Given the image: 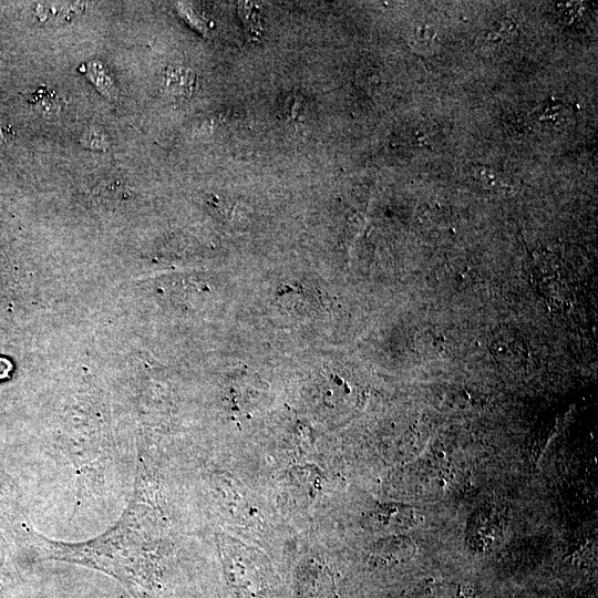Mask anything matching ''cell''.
Returning a JSON list of instances; mask_svg holds the SVG:
<instances>
[{"label": "cell", "instance_id": "1", "mask_svg": "<svg viewBox=\"0 0 598 598\" xmlns=\"http://www.w3.org/2000/svg\"><path fill=\"white\" fill-rule=\"evenodd\" d=\"M532 278L539 292L556 307H567L573 291L567 270L549 254H537L532 265Z\"/></svg>", "mask_w": 598, "mask_h": 598}, {"label": "cell", "instance_id": "2", "mask_svg": "<svg viewBox=\"0 0 598 598\" xmlns=\"http://www.w3.org/2000/svg\"><path fill=\"white\" fill-rule=\"evenodd\" d=\"M489 349L494 359L509 369L523 368L529 360L523 338L507 329L493 334Z\"/></svg>", "mask_w": 598, "mask_h": 598}, {"label": "cell", "instance_id": "3", "mask_svg": "<svg viewBox=\"0 0 598 598\" xmlns=\"http://www.w3.org/2000/svg\"><path fill=\"white\" fill-rule=\"evenodd\" d=\"M163 92L173 100H186L196 86V74L186 66L171 65L161 79Z\"/></svg>", "mask_w": 598, "mask_h": 598}, {"label": "cell", "instance_id": "4", "mask_svg": "<svg viewBox=\"0 0 598 598\" xmlns=\"http://www.w3.org/2000/svg\"><path fill=\"white\" fill-rule=\"evenodd\" d=\"M574 116L560 101H546L535 111V122L548 133H560L573 124Z\"/></svg>", "mask_w": 598, "mask_h": 598}, {"label": "cell", "instance_id": "5", "mask_svg": "<svg viewBox=\"0 0 598 598\" xmlns=\"http://www.w3.org/2000/svg\"><path fill=\"white\" fill-rule=\"evenodd\" d=\"M83 9L82 2H40L35 7L34 14L42 23L61 25L75 19Z\"/></svg>", "mask_w": 598, "mask_h": 598}, {"label": "cell", "instance_id": "6", "mask_svg": "<svg viewBox=\"0 0 598 598\" xmlns=\"http://www.w3.org/2000/svg\"><path fill=\"white\" fill-rule=\"evenodd\" d=\"M87 76L96 89L109 99L116 94V86L113 76L101 62L94 61L89 64Z\"/></svg>", "mask_w": 598, "mask_h": 598}, {"label": "cell", "instance_id": "7", "mask_svg": "<svg viewBox=\"0 0 598 598\" xmlns=\"http://www.w3.org/2000/svg\"><path fill=\"white\" fill-rule=\"evenodd\" d=\"M470 174L478 185L488 189H504L507 186L506 178L489 166H473Z\"/></svg>", "mask_w": 598, "mask_h": 598}, {"label": "cell", "instance_id": "8", "mask_svg": "<svg viewBox=\"0 0 598 598\" xmlns=\"http://www.w3.org/2000/svg\"><path fill=\"white\" fill-rule=\"evenodd\" d=\"M19 491L13 478L0 467V509L14 511L18 508Z\"/></svg>", "mask_w": 598, "mask_h": 598}, {"label": "cell", "instance_id": "9", "mask_svg": "<svg viewBox=\"0 0 598 598\" xmlns=\"http://www.w3.org/2000/svg\"><path fill=\"white\" fill-rule=\"evenodd\" d=\"M517 34V25L511 19H503L493 23L485 31V40L492 43H504L508 40H514Z\"/></svg>", "mask_w": 598, "mask_h": 598}, {"label": "cell", "instance_id": "10", "mask_svg": "<svg viewBox=\"0 0 598 598\" xmlns=\"http://www.w3.org/2000/svg\"><path fill=\"white\" fill-rule=\"evenodd\" d=\"M554 12L561 23L573 24L582 16L584 6L578 1L556 2Z\"/></svg>", "mask_w": 598, "mask_h": 598}, {"label": "cell", "instance_id": "11", "mask_svg": "<svg viewBox=\"0 0 598 598\" xmlns=\"http://www.w3.org/2000/svg\"><path fill=\"white\" fill-rule=\"evenodd\" d=\"M81 142L86 148L94 151H104L109 146L106 135L99 127L89 128L83 134Z\"/></svg>", "mask_w": 598, "mask_h": 598}, {"label": "cell", "instance_id": "12", "mask_svg": "<svg viewBox=\"0 0 598 598\" xmlns=\"http://www.w3.org/2000/svg\"><path fill=\"white\" fill-rule=\"evenodd\" d=\"M257 7L252 3L246 2L239 6L240 17L245 25L252 32L259 33L261 30L259 14L256 11Z\"/></svg>", "mask_w": 598, "mask_h": 598}, {"label": "cell", "instance_id": "13", "mask_svg": "<svg viewBox=\"0 0 598 598\" xmlns=\"http://www.w3.org/2000/svg\"><path fill=\"white\" fill-rule=\"evenodd\" d=\"M436 41V33L427 25H416L411 32V42L417 48H427Z\"/></svg>", "mask_w": 598, "mask_h": 598}, {"label": "cell", "instance_id": "14", "mask_svg": "<svg viewBox=\"0 0 598 598\" xmlns=\"http://www.w3.org/2000/svg\"><path fill=\"white\" fill-rule=\"evenodd\" d=\"M14 140V130L11 123L0 114V145L9 144Z\"/></svg>", "mask_w": 598, "mask_h": 598}]
</instances>
